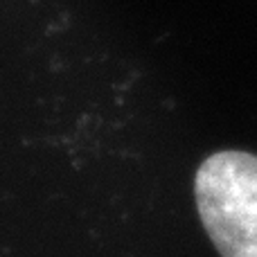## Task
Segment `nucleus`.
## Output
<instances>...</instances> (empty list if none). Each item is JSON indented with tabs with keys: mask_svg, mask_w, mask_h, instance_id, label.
Listing matches in <instances>:
<instances>
[{
	"mask_svg": "<svg viewBox=\"0 0 257 257\" xmlns=\"http://www.w3.org/2000/svg\"><path fill=\"white\" fill-rule=\"evenodd\" d=\"M199 217L221 257H257V156L223 149L194 176Z\"/></svg>",
	"mask_w": 257,
	"mask_h": 257,
	"instance_id": "f257e3e1",
	"label": "nucleus"
}]
</instances>
